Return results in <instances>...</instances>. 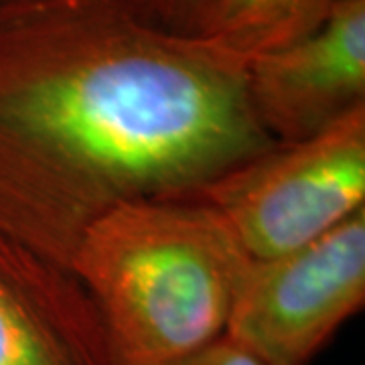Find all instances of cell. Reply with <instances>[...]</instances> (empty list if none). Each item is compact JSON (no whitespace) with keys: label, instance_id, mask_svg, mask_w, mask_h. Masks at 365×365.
I'll list each match as a JSON object with an SVG mask.
<instances>
[{"label":"cell","instance_id":"obj_10","mask_svg":"<svg viewBox=\"0 0 365 365\" xmlns=\"http://www.w3.org/2000/svg\"><path fill=\"white\" fill-rule=\"evenodd\" d=\"M11 2H19V0H0V6H4V4H11Z\"/></svg>","mask_w":365,"mask_h":365},{"label":"cell","instance_id":"obj_7","mask_svg":"<svg viewBox=\"0 0 365 365\" xmlns=\"http://www.w3.org/2000/svg\"><path fill=\"white\" fill-rule=\"evenodd\" d=\"M335 4L337 0H209L193 33L248 61L311 37Z\"/></svg>","mask_w":365,"mask_h":365},{"label":"cell","instance_id":"obj_6","mask_svg":"<svg viewBox=\"0 0 365 365\" xmlns=\"http://www.w3.org/2000/svg\"><path fill=\"white\" fill-rule=\"evenodd\" d=\"M0 365H114L100 317L71 270L4 235Z\"/></svg>","mask_w":365,"mask_h":365},{"label":"cell","instance_id":"obj_2","mask_svg":"<svg viewBox=\"0 0 365 365\" xmlns=\"http://www.w3.org/2000/svg\"><path fill=\"white\" fill-rule=\"evenodd\" d=\"M248 264L213 209L153 197L98 217L69 270L100 317L114 365H179L225 335Z\"/></svg>","mask_w":365,"mask_h":365},{"label":"cell","instance_id":"obj_3","mask_svg":"<svg viewBox=\"0 0 365 365\" xmlns=\"http://www.w3.org/2000/svg\"><path fill=\"white\" fill-rule=\"evenodd\" d=\"M181 197L213 209L250 260L311 244L365 207V102Z\"/></svg>","mask_w":365,"mask_h":365},{"label":"cell","instance_id":"obj_8","mask_svg":"<svg viewBox=\"0 0 365 365\" xmlns=\"http://www.w3.org/2000/svg\"><path fill=\"white\" fill-rule=\"evenodd\" d=\"M144 13L158 25L179 31L193 33L197 19L201 16L209 0H134Z\"/></svg>","mask_w":365,"mask_h":365},{"label":"cell","instance_id":"obj_1","mask_svg":"<svg viewBox=\"0 0 365 365\" xmlns=\"http://www.w3.org/2000/svg\"><path fill=\"white\" fill-rule=\"evenodd\" d=\"M246 66L134 0L0 6V235L69 270L106 211L270 150Z\"/></svg>","mask_w":365,"mask_h":365},{"label":"cell","instance_id":"obj_4","mask_svg":"<svg viewBox=\"0 0 365 365\" xmlns=\"http://www.w3.org/2000/svg\"><path fill=\"white\" fill-rule=\"evenodd\" d=\"M365 302V207L288 254L250 260L225 335L266 365H309Z\"/></svg>","mask_w":365,"mask_h":365},{"label":"cell","instance_id":"obj_5","mask_svg":"<svg viewBox=\"0 0 365 365\" xmlns=\"http://www.w3.org/2000/svg\"><path fill=\"white\" fill-rule=\"evenodd\" d=\"M246 71L252 110L276 143L321 132L365 102V0H337L317 33L252 57Z\"/></svg>","mask_w":365,"mask_h":365},{"label":"cell","instance_id":"obj_9","mask_svg":"<svg viewBox=\"0 0 365 365\" xmlns=\"http://www.w3.org/2000/svg\"><path fill=\"white\" fill-rule=\"evenodd\" d=\"M179 365H266L246 347L222 335L220 339L209 343L205 349L197 351Z\"/></svg>","mask_w":365,"mask_h":365}]
</instances>
